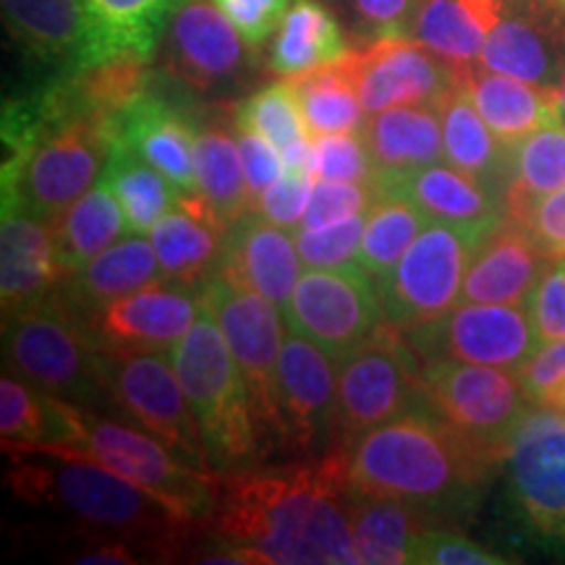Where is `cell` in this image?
Returning a JSON list of instances; mask_svg holds the SVG:
<instances>
[{"label": "cell", "mask_w": 565, "mask_h": 565, "mask_svg": "<svg viewBox=\"0 0 565 565\" xmlns=\"http://www.w3.org/2000/svg\"><path fill=\"white\" fill-rule=\"evenodd\" d=\"M210 532L244 565H356L351 490L338 450L275 469L212 471Z\"/></svg>", "instance_id": "6da1fadb"}, {"label": "cell", "mask_w": 565, "mask_h": 565, "mask_svg": "<svg viewBox=\"0 0 565 565\" xmlns=\"http://www.w3.org/2000/svg\"><path fill=\"white\" fill-rule=\"evenodd\" d=\"M3 454L11 456L6 484L17 498L55 508L100 532V540L129 542L150 555H175L196 524L158 494L68 445L42 443Z\"/></svg>", "instance_id": "7a4b0ae2"}, {"label": "cell", "mask_w": 565, "mask_h": 565, "mask_svg": "<svg viewBox=\"0 0 565 565\" xmlns=\"http://www.w3.org/2000/svg\"><path fill=\"white\" fill-rule=\"evenodd\" d=\"M505 450L508 445L479 440L429 408H414L338 454L353 492L404 500L422 511L469 498Z\"/></svg>", "instance_id": "3957f363"}, {"label": "cell", "mask_w": 565, "mask_h": 565, "mask_svg": "<svg viewBox=\"0 0 565 565\" xmlns=\"http://www.w3.org/2000/svg\"><path fill=\"white\" fill-rule=\"evenodd\" d=\"M168 356L202 427L212 471L257 466L265 454L254 424L249 391L204 296L194 324Z\"/></svg>", "instance_id": "277c9868"}, {"label": "cell", "mask_w": 565, "mask_h": 565, "mask_svg": "<svg viewBox=\"0 0 565 565\" xmlns=\"http://www.w3.org/2000/svg\"><path fill=\"white\" fill-rule=\"evenodd\" d=\"M51 404L55 414L53 445H68L76 454L158 494L189 519L207 521L215 498L212 471L194 469L147 429L110 419L97 408L74 406L58 398H51Z\"/></svg>", "instance_id": "5b68a950"}, {"label": "cell", "mask_w": 565, "mask_h": 565, "mask_svg": "<svg viewBox=\"0 0 565 565\" xmlns=\"http://www.w3.org/2000/svg\"><path fill=\"white\" fill-rule=\"evenodd\" d=\"M9 131L19 152L3 160V194L45 221L89 192L110 154L105 124H40L26 100H13Z\"/></svg>", "instance_id": "8992f818"}, {"label": "cell", "mask_w": 565, "mask_h": 565, "mask_svg": "<svg viewBox=\"0 0 565 565\" xmlns=\"http://www.w3.org/2000/svg\"><path fill=\"white\" fill-rule=\"evenodd\" d=\"M3 322L6 362L17 377L66 404L113 406L103 345L58 291Z\"/></svg>", "instance_id": "52a82bcc"}, {"label": "cell", "mask_w": 565, "mask_h": 565, "mask_svg": "<svg viewBox=\"0 0 565 565\" xmlns=\"http://www.w3.org/2000/svg\"><path fill=\"white\" fill-rule=\"evenodd\" d=\"M419 406H424L419 353L404 330L383 322L338 366L333 450H345L356 437Z\"/></svg>", "instance_id": "ba28073f"}, {"label": "cell", "mask_w": 565, "mask_h": 565, "mask_svg": "<svg viewBox=\"0 0 565 565\" xmlns=\"http://www.w3.org/2000/svg\"><path fill=\"white\" fill-rule=\"evenodd\" d=\"M202 296L217 317L228 349L249 391L259 443L280 445L278 416V359L282 349L280 309L263 294L252 291L223 270L202 282Z\"/></svg>", "instance_id": "9c48e42d"}, {"label": "cell", "mask_w": 565, "mask_h": 565, "mask_svg": "<svg viewBox=\"0 0 565 565\" xmlns=\"http://www.w3.org/2000/svg\"><path fill=\"white\" fill-rule=\"evenodd\" d=\"M479 238L456 225L433 221L424 225L401 263L374 280L385 320L414 335L458 307L466 267Z\"/></svg>", "instance_id": "30bf717a"}, {"label": "cell", "mask_w": 565, "mask_h": 565, "mask_svg": "<svg viewBox=\"0 0 565 565\" xmlns=\"http://www.w3.org/2000/svg\"><path fill=\"white\" fill-rule=\"evenodd\" d=\"M105 374L113 406L126 419L158 437L192 463L194 469L212 471L210 450L196 422L183 385L175 374L171 356L160 351H129L103 345Z\"/></svg>", "instance_id": "8fae6325"}, {"label": "cell", "mask_w": 565, "mask_h": 565, "mask_svg": "<svg viewBox=\"0 0 565 565\" xmlns=\"http://www.w3.org/2000/svg\"><path fill=\"white\" fill-rule=\"evenodd\" d=\"M419 362L424 406L429 412L479 440L508 445L515 422L532 404L519 374L443 356H419Z\"/></svg>", "instance_id": "7c38bea8"}, {"label": "cell", "mask_w": 565, "mask_h": 565, "mask_svg": "<svg viewBox=\"0 0 565 565\" xmlns=\"http://www.w3.org/2000/svg\"><path fill=\"white\" fill-rule=\"evenodd\" d=\"M282 317L288 330L309 338L335 362L387 322L374 280L359 265L303 273Z\"/></svg>", "instance_id": "4fadbf2b"}, {"label": "cell", "mask_w": 565, "mask_h": 565, "mask_svg": "<svg viewBox=\"0 0 565 565\" xmlns=\"http://www.w3.org/2000/svg\"><path fill=\"white\" fill-rule=\"evenodd\" d=\"M280 448L324 456L333 450L338 419L335 359L294 330L282 338L278 359Z\"/></svg>", "instance_id": "5bb4252c"}, {"label": "cell", "mask_w": 565, "mask_h": 565, "mask_svg": "<svg viewBox=\"0 0 565 565\" xmlns=\"http://www.w3.org/2000/svg\"><path fill=\"white\" fill-rule=\"evenodd\" d=\"M408 338L422 359L443 356L515 372L536 351L526 303H458L443 320Z\"/></svg>", "instance_id": "9a60e30c"}, {"label": "cell", "mask_w": 565, "mask_h": 565, "mask_svg": "<svg viewBox=\"0 0 565 565\" xmlns=\"http://www.w3.org/2000/svg\"><path fill=\"white\" fill-rule=\"evenodd\" d=\"M515 500L542 536L565 540V414L526 408L508 437Z\"/></svg>", "instance_id": "2e32d148"}, {"label": "cell", "mask_w": 565, "mask_h": 565, "mask_svg": "<svg viewBox=\"0 0 565 565\" xmlns=\"http://www.w3.org/2000/svg\"><path fill=\"white\" fill-rule=\"evenodd\" d=\"M345 61L370 116L401 105L437 108L456 82V66L414 38L374 40L364 51L345 53Z\"/></svg>", "instance_id": "e0dca14e"}, {"label": "cell", "mask_w": 565, "mask_h": 565, "mask_svg": "<svg viewBox=\"0 0 565 565\" xmlns=\"http://www.w3.org/2000/svg\"><path fill=\"white\" fill-rule=\"evenodd\" d=\"M479 66L555 89L565 71V6L561 0H505Z\"/></svg>", "instance_id": "ac0fdd59"}, {"label": "cell", "mask_w": 565, "mask_h": 565, "mask_svg": "<svg viewBox=\"0 0 565 565\" xmlns=\"http://www.w3.org/2000/svg\"><path fill=\"white\" fill-rule=\"evenodd\" d=\"M200 299L202 288L158 280L92 315L87 328L108 349L168 353L194 324Z\"/></svg>", "instance_id": "d6986e66"}, {"label": "cell", "mask_w": 565, "mask_h": 565, "mask_svg": "<svg viewBox=\"0 0 565 565\" xmlns=\"http://www.w3.org/2000/svg\"><path fill=\"white\" fill-rule=\"evenodd\" d=\"M238 34L212 0H183L166 30L168 71L196 92L242 79L246 51Z\"/></svg>", "instance_id": "ffe728a7"}, {"label": "cell", "mask_w": 565, "mask_h": 565, "mask_svg": "<svg viewBox=\"0 0 565 565\" xmlns=\"http://www.w3.org/2000/svg\"><path fill=\"white\" fill-rule=\"evenodd\" d=\"M196 126L179 105L152 87L141 92L105 124L110 145L137 152L141 160L166 175L181 196L196 194L194 141Z\"/></svg>", "instance_id": "44dd1931"}, {"label": "cell", "mask_w": 565, "mask_h": 565, "mask_svg": "<svg viewBox=\"0 0 565 565\" xmlns=\"http://www.w3.org/2000/svg\"><path fill=\"white\" fill-rule=\"evenodd\" d=\"M61 282L51 221L34 215L19 196L3 194L0 223V301L3 320L40 303Z\"/></svg>", "instance_id": "7402d4cb"}, {"label": "cell", "mask_w": 565, "mask_h": 565, "mask_svg": "<svg viewBox=\"0 0 565 565\" xmlns=\"http://www.w3.org/2000/svg\"><path fill=\"white\" fill-rule=\"evenodd\" d=\"M372 183L377 194L404 196L433 223L456 225L477 236L500 223V202L492 189L456 166L433 162L408 173L374 175Z\"/></svg>", "instance_id": "603a6c76"}, {"label": "cell", "mask_w": 565, "mask_h": 565, "mask_svg": "<svg viewBox=\"0 0 565 565\" xmlns=\"http://www.w3.org/2000/svg\"><path fill=\"white\" fill-rule=\"evenodd\" d=\"M301 265L296 238L288 236L280 225L265 221L257 210H249L225 231L217 270L263 294L282 312L301 278Z\"/></svg>", "instance_id": "cb8c5ba5"}, {"label": "cell", "mask_w": 565, "mask_h": 565, "mask_svg": "<svg viewBox=\"0 0 565 565\" xmlns=\"http://www.w3.org/2000/svg\"><path fill=\"white\" fill-rule=\"evenodd\" d=\"M547 265L550 257L524 225L500 221L471 252L461 303H526Z\"/></svg>", "instance_id": "d4e9b609"}, {"label": "cell", "mask_w": 565, "mask_h": 565, "mask_svg": "<svg viewBox=\"0 0 565 565\" xmlns=\"http://www.w3.org/2000/svg\"><path fill=\"white\" fill-rule=\"evenodd\" d=\"M11 40L32 63L71 74L92 63L84 0H0Z\"/></svg>", "instance_id": "484cf974"}, {"label": "cell", "mask_w": 565, "mask_h": 565, "mask_svg": "<svg viewBox=\"0 0 565 565\" xmlns=\"http://www.w3.org/2000/svg\"><path fill=\"white\" fill-rule=\"evenodd\" d=\"M158 280H162V270L150 238L141 233H126L124 242L108 246L76 273L63 275L55 291L76 317L87 322L108 303Z\"/></svg>", "instance_id": "4316f807"}, {"label": "cell", "mask_w": 565, "mask_h": 565, "mask_svg": "<svg viewBox=\"0 0 565 565\" xmlns=\"http://www.w3.org/2000/svg\"><path fill=\"white\" fill-rule=\"evenodd\" d=\"M150 242L158 252L162 280L202 288V282L221 267L225 231L192 194L179 196V207L168 210L152 225Z\"/></svg>", "instance_id": "83f0119b"}, {"label": "cell", "mask_w": 565, "mask_h": 565, "mask_svg": "<svg viewBox=\"0 0 565 565\" xmlns=\"http://www.w3.org/2000/svg\"><path fill=\"white\" fill-rule=\"evenodd\" d=\"M458 76L469 89L479 116L490 126L494 137L503 147L519 145L529 134L540 131L542 126L555 124V95L553 89L536 87V84L513 79V76L494 74L484 66H463Z\"/></svg>", "instance_id": "f1b7e54d"}, {"label": "cell", "mask_w": 565, "mask_h": 565, "mask_svg": "<svg viewBox=\"0 0 565 565\" xmlns=\"http://www.w3.org/2000/svg\"><path fill=\"white\" fill-rule=\"evenodd\" d=\"M377 175L408 173L440 162L445 154L443 126L433 105H401L374 113L362 126Z\"/></svg>", "instance_id": "f546056e"}, {"label": "cell", "mask_w": 565, "mask_h": 565, "mask_svg": "<svg viewBox=\"0 0 565 565\" xmlns=\"http://www.w3.org/2000/svg\"><path fill=\"white\" fill-rule=\"evenodd\" d=\"M181 3L183 0H84L92 63L116 55L150 61Z\"/></svg>", "instance_id": "4dcf8cb0"}, {"label": "cell", "mask_w": 565, "mask_h": 565, "mask_svg": "<svg viewBox=\"0 0 565 565\" xmlns=\"http://www.w3.org/2000/svg\"><path fill=\"white\" fill-rule=\"evenodd\" d=\"M437 116H440L443 126L445 158L450 166L475 175L492 192L498 183H508L511 150L500 145L490 126L484 124V118L479 116L469 89L458 76V68L454 87L445 92L443 100L437 103Z\"/></svg>", "instance_id": "1f68e13d"}, {"label": "cell", "mask_w": 565, "mask_h": 565, "mask_svg": "<svg viewBox=\"0 0 565 565\" xmlns=\"http://www.w3.org/2000/svg\"><path fill=\"white\" fill-rule=\"evenodd\" d=\"M503 11L505 0H422L412 38L450 66H471Z\"/></svg>", "instance_id": "d6a6232c"}, {"label": "cell", "mask_w": 565, "mask_h": 565, "mask_svg": "<svg viewBox=\"0 0 565 565\" xmlns=\"http://www.w3.org/2000/svg\"><path fill=\"white\" fill-rule=\"evenodd\" d=\"M51 228L55 263H58L63 278L116 244L124 233H129V223H126L124 207L110 183L100 179L87 194L61 210L51 221Z\"/></svg>", "instance_id": "836d02e7"}, {"label": "cell", "mask_w": 565, "mask_h": 565, "mask_svg": "<svg viewBox=\"0 0 565 565\" xmlns=\"http://www.w3.org/2000/svg\"><path fill=\"white\" fill-rule=\"evenodd\" d=\"M194 173L196 200L223 231L252 210L242 152L236 139L221 126H204L196 131Z\"/></svg>", "instance_id": "e575fe53"}, {"label": "cell", "mask_w": 565, "mask_h": 565, "mask_svg": "<svg viewBox=\"0 0 565 565\" xmlns=\"http://www.w3.org/2000/svg\"><path fill=\"white\" fill-rule=\"evenodd\" d=\"M349 45L333 13L317 0H294L278 26L270 51V71L296 76L345 58Z\"/></svg>", "instance_id": "d590c367"}, {"label": "cell", "mask_w": 565, "mask_h": 565, "mask_svg": "<svg viewBox=\"0 0 565 565\" xmlns=\"http://www.w3.org/2000/svg\"><path fill=\"white\" fill-rule=\"evenodd\" d=\"M419 508L393 498H362L351 511V532L359 563L406 565L414 563L424 534Z\"/></svg>", "instance_id": "8d00e7d4"}, {"label": "cell", "mask_w": 565, "mask_h": 565, "mask_svg": "<svg viewBox=\"0 0 565 565\" xmlns=\"http://www.w3.org/2000/svg\"><path fill=\"white\" fill-rule=\"evenodd\" d=\"M288 84L294 87L312 139L359 131L364 126V105L345 58L288 76Z\"/></svg>", "instance_id": "74e56055"}, {"label": "cell", "mask_w": 565, "mask_h": 565, "mask_svg": "<svg viewBox=\"0 0 565 565\" xmlns=\"http://www.w3.org/2000/svg\"><path fill=\"white\" fill-rule=\"evenodd\" d=\"M565 186V124L555 121L529 134L511 147V171L505 183V210L521 221L542 196Z\"/></svg>", "instance_id": "f35d334b"}, {"label": "cell", "mask_w": 565, "mask_h": 565, "mask_svg": "<svg viewBox=\"0 0 565 565\" xmlns=\"http://www.w3.org/2000/svg\"><path fill=\"white\" fill-rule=\"evenodd\" d=\"M103 179L110 183L121 202L129 233H150L152 225L179 202V189L158 168L141 160L121 145H110Z\"/></svg>", "instance_id": "ab89813d"}, {"label": "cell", "mask_w": 565, "mask_h": 565, "mask_svg": "<svg viewBox=\"0 0 565 565\" xmlns=\"http://www.w3.org/2000/svg\"><path fill=\"white\" fill-rule=\"evenodd\" d=\"M427 223V217L404 196L377 194V200L366 210V225L356 265L372 280H380L401 263V257L416 242V236Z\"/></svg>", "instance_id": "60d3db41"}, {"label": "cell", "mask_w": 565, "mask_h": 565, "mask_svg": "<svg viewBox=\"0 0 565 565\" xmlns=\"http://www.w3.org/2000/svg\"><path fill=\"white\" fill-rule=\"evenodd\" d=\"M53 404L45 393L6 372L0 380V437L3 450L53 443Z\"/></svg>", "instance_id": "b9f144b4"}, {"label": "cell", "mask_w": 565, "mask_h": 565, "mask_svg": "<svg viewBox=\"0 0 565 565\" xmlns=\"http://www.w3.org/2000/svg\"><path fill=\"white\" fill-rule=\"evenodd\" d=\"M233 124L244 126L259 137L270 139L278 150H286L294 141L312 137L303 121V113L288 82H275L236 105Z\"/></svg>", "instance_id": "7bdbcfd3"}, {"label": "cell", "mask_w": 565, "mask_h": 565, "mask_svg": "<svg viewBox=\"0 0 565 565\" xmlns=\"http://www.w3.org/2000/svg\"><path fill=\"white\" fill-rule=\"evenodd\" d=\"M366 215H353L345 221L322 225V228H296V249L309 270H335L356 265L362 246Z\"/></svg>", "instance_id": "ee69618b"}, {"label": "cell", "mask_w": 565, "mask_h": 565, "mask_svg": "<svg viewBox=\"0 0 565 565\" xmlns=\"http://www.w3.org/2000/svg\"><path fill=\"white\" fill-rule=\"evenodd\" d=\"M377 200L374 183H356V181H330L320 179L312 189V200L303 212L301 228H322V225L345 221V217L364 215V210L372 207Z\"/></svg>", "instance_id": "f6af8a7d"}, {"label": "cell", "mask_w": 565, "mask_h": 565, "mask_svg": "<svg viewBox=\"0 0 565 565\" xmlns=\"http://www.w3.org/2000/svg\"><path fill=\"white\" fill-rule=\"evenodd\" d=\"M317 141V175L330 181L372 183L377 175L362 131L330 134Z\"/></svg>", "instance_id": "bcb514c9"}, {"label": "cell", "mask_w": 565, "mask_h": 565, "mask_svg": "<svg viewBox=\"0 0 565 565\" xmlns=\"http://www.w3.org/2000/svg\"><path fill=\"white\" fill-rule=\"evenodd\" d=\"M536 349L565 338V257L550 259L526 301Z\"/></svg>", "instance_id": "7dc6e473"}, {"label": "cell", "mask_w": 565, "mask_h": 565, "mask_svg": "<svg viewBox=\"0 0 565 565\" xmlns=\"http://www.w3.org/2000/svg\"><path fill=\"white\" fill-rule=\"evenodd\" d=\"M529 401L565 414V338L540 345L519 370Z\"/></svg>", "instance_id": "c3c4849f"}, {"label": "cell", "mask_w": 565, "mask_h": 565, "mask_svg": "<svg viewBox=\"0 0 565 565\" xmlns=\"http://www.w3.org/2000/svg\"><path fill=\"white\" fill-rule=\"evenodd\" d=\"M312 173L286 171L273 186L265 189L252 210H257L265 221L280 225V228L296 231L303 221L309 200H312Z\"/></svg>", "instance_id": "681fc988"}, {"label": "cell", "mask_w": 565, "mask_h": 565, "mask_svg": "<svg viewBox=\"0 0 565 565\" xmlns=\"http://www.w3.org/2000/svg\"><path fill=\"white\" fill-rule=\"evenodd\" d=\"M359 32L372 40L408 38L422 0H349Z\"/></svg>", "instance_id": "f907efd6"}, {"label": "cell", "mask_w": 565, "mask_h": 565, "mask_svg": "<svg viewBox=\"0 0 565 565\" xmlns=\"http://www.w3.org/2000/svg\"><path fill=\"white\" fill-rule=\"evenodd\" d=\"M233 21L252 47H259L278 32L291 0H212Z\"/></svg>", "instance_id": "816d5d0a"}, {"label": "cell", "mask_w": 565, "mask_h": 565, "mask_svg": "<svg viewBox=\"0 0 565 565\" xmlns=\"http://www.w3.org/2000/svg\"><path fill=\"white\" fill-rule=\"evenodd\" d=\"M414 563L424 565H503L508 563L505 557L494 555L492 550H487L477 542L466 540L461 534L450 532H433V529H424L419 536V545H416Z\"/></svg>", "instance_id": "f5cc1de1"}, {"label": "cell", "mask_w": 565, "mask_h": 565, "mask_svg": "<svg viewBox=\"0 0 565 565\" xmlns=\"http://www.w3.org/2000/svg\"><path fill=\"white\" fill-rule=\"evenodd\" d=\"M236 145L238 152H242L246 186H249L254 207V202L263 196L265 189L273 186L286 173V162H282L280 150L270 139L259 137V134L244 129V126H236Z\"/></svg>", "instance_id": "db71d44e"}, {"label": "cell", "mask_w": 565, "mask_h": 565, "mask_svg": "<svg viewBox=\"0 0 565 565\" xmlns=\"http://www.w3.org/2000/svg\"><path fill=\"white\" fill-rule=\"evenodd\" d=\"M529 236L534 238V244L545 252L550 259H563L565 257V186L557 192L542 196L540 202L532 204L529 212L521 221Z\"/></svg>", "instance_id": "11a10c76"}, {"label": "cell", "mask_w": 565, "mask_h": 565, "mask_svg": "<svg viewBox=\"0 0 565 565\" xmlns=\"http://www.w3.org/2000/svg\"><path fill=\"white\" fill-rule=\"evenodd\" d=\"M74 563L79 565H134L141 563L137 550L129 542L121 540H100L95 547L84 550L74 557Z\"/></svg>", "instance_id": "9f6ffc18"}, {"label": "cell", "mask_w": 565, "mask_h": 565, "mask_svg": "<svg viewBox=\"0 0 565 565\" xmlns=\"http://www.w3.org/2000/svg\"><path fill=\"white\" fill-rule=\"evenodd\" d=\"M555 95V113H557V121L565 124V71L561 76V82H557V87L553 89Z\"/></svg>", "instance_id": "6f0895ef"}, {"label": "cell", "mask_w": 565, "mask_h": 565, "mask_svg": "<svg viewBox=\"0 0 565 565\" xmlns=\"http://www.w3.org/2000/svg\"><path fill=\"white\" fill-rule=\"evenodd\" d=\"M561 3H563V6H565V0H561Z\"/></svg>", "instance_id": "680465c9"}]
</instances>
